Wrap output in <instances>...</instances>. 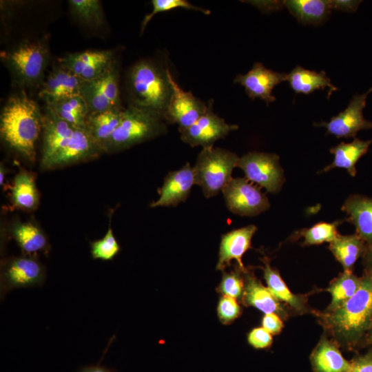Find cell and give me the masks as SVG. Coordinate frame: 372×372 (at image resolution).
Here are the masks:
<instances>
[{
	"mask_svg": "<svg viewBox=\"0 0 372 372\" xmlns=\"http://www.w3.org/2000/svg\"><path fill=\"white\" fill-rule=\"evenodd\" d=\"M238 155L220 147H205L197 156L193 167L195 183L207 198L222 192L232 178L233 169L237 167Z\"/></svg>",
	"mask_w": 372,
	"mask_h": 372,
	"instance_id": "cell-5",
	"label": "cell"
},
{
	"mask_svg": "<svg viewBox=\"0 0 372 372\" xmlns=\"http://www.w3.org/2000/svg\"><path fill=\"white\" fill-rule=\"evenodd\" d=\"M245 289L242 296L245 304L252 306L262 312L276 313L284 317L286 314L278 300L271 293L267 287L252 274L246 270Z\"/></svg>",
	"mask_w": 372,
	"mask_h": 372,
	"instance_id": "cell-23",
	"label": "cell"
},
{
	"mask_svg": "<svg viewBox=\"0 0 372 372\" xmlns=\"http://www.w3.org/2000/svg\"><path fill=\"white\" fill-rule=\"evenodd\" d=\"M362 278H358L350 271L344 272L329 286L328 291L331 296L329 310L342 305L351 298L360 288Z\"/></svg>",
	"mask_w": 372,
	"mask_h": 372,
	"instance_id": "cell-30",
	"label": "cell"
},
{
	"mask_svg": "<svg viewBox=\"0 0 372 372\" xmlns=\"http://www.w3.org/2000/svg\"><path fill=\"white\" fill-rule=\"evenodd\" d=\"M72 14L82 23L98 27L103 23L101 4L98 0H70Z\"/></svg>",
	"mask_w": 372,
	"mask_h": 372,
	"instance_id": "cell-33",
	"label": "cell"
},
{
	"mask_svg": "<svg viewBox=\"0 0 372 372\" xmlns=\"http://www.w3.org/2000/svg\"><path fill=\"white\" fill-rule=\"evenodd\" d=\"M112 50H85L68 54L60 59L61 66L83 81L92 80L105 72L114 64Z\"/></svg>",
	"mask_w": 372,
	"mask_h": 372,
	"instance_id": "cell-15",
	"label": "cell"
},
{
	"mask_svg": "<svg viewBox=\"0 0 372 372\" xmlns=\"http://www.w3.org/2000/svg\"><path fill=\"white\" fill-rule=\"evenodd\" d=\"M262 327L271 334H278L283 327V323L276 313H267L262 320Z\"/></svg>",
	"mask_w": 372,
	"mask_h": 372,
	"instance_id": "cell-40",
	"label": "cell"
},
{
	"mask_svg": "<svg viewBox=\"0 0 372 372\" xmlns=\"http://www.w3.org/2000/svg\"><path fill=\"white\" fill-rule=\"evenodd\" d=\"M152 4L153 7L152 11L144 17L141 23V34L143 32L148 23L154 16L159 12L181 8L190 10L199 11L206 15L211 14L209 10L194 6L187 0H152Z\"/></svg>",
	"mask_w": 372,
	"mask_h": 372,
	"instance_id": "cell-35",
	"label": "cell"
},
{
	"mask_svg": "<svg viewBox=\"0 0 372 372\" xmlns=\"http://www.w3.org/2000/svg\"><path fill=\"white\" fill-rule=\"evenodd\" d=\"M349 372H372V351L351 362Z\"/></svg>",
	"mask_w": 372,
	"mask_h": 372,
	"instance_id": "cell-39",
	"label": "cell"
},
{
	"mask_svg": "<svg viewBox=\"0 0 372 372\" xmlns=\"http://www.w3.org/2000/svg\"><path fill=\"white\" fill-rule=\"evenodd\" d=\"M47 108L67 123L76 127L85 128V122L90 110L81 95L70 96L47 105Z\"/></svg>",
	"mask_w": 372,
	"mask_h": 372,
	"instance_id": "cell-28",
	"label": "cell"
},
{
	"mask_svg": "<svg viewBox=\"0 0 372 372\" xmlns=\"http://www.w3.org/2000/svg\"><path fill=\"white\" fill-rule=\"evenodd\" d=\"M257 229L256 225H249L223 234L220 243L216 270L224 271L230 265L231 260H236L240 269L245 272L247 269L242 258L251 247V239Z\"/></svg>",
	"mask_w": 372,
	"mask_h": 372,
	"instance_id": "cell-18",
	"label": "cell"
},
{
	"mask_svg": "<svg viewBox=\"0 0 372 372\" xmlns=\"http://www.w3.org/2000/svg\"><path fill=\"white\" fill-rule=\"evenodd\" d=\"M1 58L19 81L25 85L38 83L43 75L48 50L42 41H25L1 52Z\"/></svg>",
	"mask_w": 372,
	"mask_h": 372,
	"instance_id": "cell-6",
	"label": "cell"
},
{
	"mask_svg": "<svg viewBox=\"0 0 372 372\" xmlns=\"http://www.w3.org/2000/svg\"><path fill=\"white\" fill-rule=\"evenodd\" d=\"M194 185V169L187 162L180 169L167 174L158 189L159 198L150 204V207L177 206L187 199Z\"/></svg>",
	"mask_w": 372,
	"mask_h": 372,
	"instance_id": "cell-17",
	"label": "cell"
},
{
	"mask_svg": "<svg viewBox=\"0 0 372 372\" xmlns=\"http://www.w3.org/2000/svg\"><path fill=\"white\" fill-rule=\"evenodd\" d=\"M249 343L256 349H265L272 343L271 333L263 327L252 329L248 335Z\"/></svg>",
	"mask_w": 372,
	"mask_h": 372,
	"instance_id": "cell-38",
	"label": "cell"
},
{
	"mask_svg": "<svg viewBox=\"0 0 372 372\" xmlns=\"http://www.w3.org/2000/svg\"><path fill=\"white\" fill-rule=\"evenodd\" d=\"M287 75L269 70L261 63L256 62L247 73L237 75L234 83L242 85L251 99H260L269 105L276 101V97L272 95L273 87L287 81Z\"/></svg>",
	"mask_w": 372,
	"mask_h": 372,
	"instance_id": "cell-16",
	"label": "cell"
},
{
	"mask_svg": "<svg viewBox=\"0 0 372 372\" xmlns=\"http://www.w3.org/2000/svg\"><path fill=\"white\" fill-rule=\"evenodd\" d=\"M167 132V123L162 117L130 105L123 110L119 124L107 145L105 152L125 149Z\"/></svg>",
	"mask_w": 372,
	"mask_h": 372,
	"instance_id": "cell-4",
	"label": "cell"
},
{
	"mask_svg": "<svg viewBox=\"0 0 372 372\" xmlns=\"http://www.w3.org/2000/svg\"><path fill=\"white\" fill-rule=\"evenodd\" d=\"M207 104L205 113L192 125L179 132L181 141L191 147H214L216 141L238 129L237 125L226 123L224 118L214 112L212 99Z\"/></svg>",
	"mask_w": 372,
	"mask_h": 372,
	"instance_id": "cell-10",
	"label": "cell"
},
{
	"mask_svg": "<svg viewBox=\"0 0 372 372\" xmlns=\"http://www.w3.org/2000/svg\"><path fill=\"white\" fill-rule=\"evenodd\" d=\"M242 271L238 269L230 272L223 271L222 280L217 288V291L223 296H229L235 299L242 297L245 283L241 277Z\"/></svg>",
	"mask_w": 372,
	"mask_h": 372,
	"instance_id": "cell-36",
	"label": "cell"
},
{
	"mask_svg": "<svg viewBox=\"0 0 372 372\" xmlns=\"http://www.w3.org/2000/svg\"><path fill=\"white\" fill-rule=\"evenodd\" d=\"M363 257L366 271L372 272V244L366 245Z\"/></svg>",
	"mask_w": 372,
	"mask_h": 372,
	"instance_id": "cell-42",
	"label": "cell"
},
{
	"mask_svg": "<svg viewBox=\"0 0 372 372\" xmlns=\"http://www.w3.org/2000/svg\"><path fill=\"white\" fill-rule=\"evenodd\" d=\"M45 278V268L36 255L23 254L4 259L1 263V299L12 289L41 286Z\"/></svg>",
	"mask_w": 372,
	"mask_h": 372,
	"instance_id": "cell-7",
	"label": "cell"
},
{
	"mask_svg": "<svg viewBox=\"0 0 372 372\" xmlns=\"http://www.w3.org/2000/svg\"><path fill=\"white\" fill-rule=\"evenodd\" d=\"M43 116L38 104L24 92L11 96L1 113V138L30 162L35 160V146L43 130Z\"/></svg>",
	"mask_w": 372,
	"mask_h": 372,
	"instance_id": "cell-1",
	"label": "cell"
},
{
	"mask_svg": "<svg viewBox=\"0 0 372 372\" xmlns=\"http://www.w3.org/2000/svg\"><path fill=\"white\" fill-rule=\"evenodd\" d=\"M6 174V168L4 167L3 165L1 163V167H0V185L1 186H3L4 185Z\"/></svg>",
	"mask_w": 372,
	"mask_h": 372,
	"instance_id": "cell-44",
	"label": "cell"
},
{
	"mask_svg": "<svg viewBox=\"0 0 372 372\" xmlns=\"http://www.w3.org/2000/svg\"><path fill=\"white\" fill-rule=\"evenodd\" d=\"M12 202L15 207L31 211L39 203V195L34 176L25 170L19 172L14 177L11 189Z\"/></svg>",
	"mask_w": 372,
	"mask_h": 372,
	"instance_id": "cell-27",
	"label": "cell"
},
{
	"mask_svg": "<svg viewBox=\"0 0 372 372\" xmlns=\"http://www.w3.org/2000/svg\"><path fill=\"white\" fill-rule=\"evenodd\" d=\"M120 250V245L110 225L102 238L90 242V252L93 259L111 260L119 253Z\"/></svg>",
	"mask_w": 372,
	"mask_h": 372,
	"instance_id": "cell-34",
	"label": "cell"
},
{
	"mask_svg": "<svg viewBox=\"0 0 372 372\" xmlns=\"http://www.w3.org/2000/svg\"><path fill=\"white\" fill-rule=\"evenodd\" d=\"M371 91L372 87L362 94L353 96L347 108L333 116L329 122L314 123L313 125L325 127L327 134L337 138H355L358 132L372 128V122L363 116L366 98Z\"/></svg>",
	"mask_w": 372,
	"mask_h": 372,
	"instance_id": "cell-13",
	"label": "cell"
},
{
	"mask_svg": "<svg viewBox=\"0 0 372 372\" xmlns=\"http://www.w3.org/2000/svg\"><path fill=\"white\" fill-rule=\"evenodd\" d=\"M265 12L281 8L289 12L301 23L318 25L324 21L333 9L330 0L248 1Z\"/></svg>",
	"mask_w": 372,
	"mask_h": 372,
	"instance_id": "cell-14",
	"label": "cell"
},
{
	"mask_svg": "<svg viewBox=\"0 0 372 372\" xmlns=\"http://www.w3.org/2000/svg\"><path fill=\"white\" fill-rule=\"evenodd\" d=\"M172 93L164 114L167 124H176L178 131L192 125L207 109V104L196 98L191 92L183 90L167 68Z\"/></svg>",
	"mask_w": 372,
	"mask_h": 372,
	"instance_id": "cell-12",
	"label": "cell"
},
{
	"mask_svg": "<svg viewBox=\"0 0 372 372\" xmlns=\"http://www.w3.org/2000/svg\"><path fill=\"white\" fill-rule=\"evenodd\" d=\"M123 110L115 108L89 113L87 117L85 130L103 152L119 124Z\"/></svg>",
	"mask_w": 372,
	"mask_h": 372,
	"instance_id": "cell-22",
	"label": "cell"
},
{
	"mask_svg": "<svg viewBox=\"0 0 372 372\" xmlns=\"http://www.w3.org/2000/svg\"><path fill=\"white\" fill-rule=\"evenodd\" d=\"M10 235L24 255L34 256L41 251L47 254L50 246L43 231L32 221H17L11 225Z\"/></svg>",
	"mask_w": 372,
	"mask_h": 372,
	"instance_id": "cell-21",
	"label": "cell"
},
{
	"mask_svg": "<svg viewBox=\"0 0 372 372\" xmlns=\"http://www.w3.org/2000/svg\"><path fill=\"white\" fill-rule=\"evenodd\" d=\"M132 105L149 111L164 119L172 89L167 69L147 61L136 63L130 74Z\"/></svg>",
	"mask_w": 372,
	"mask_h": 372,
	"instance_id": "cell-3",
	"label": "cell"
},
{
	"mask_svg": "<svg viewBox=\"0 0 372 372\" xmlns=\"http://www.w3.org/2000/svg\"><path fill=\"white\" fill-rule=\"evenodd\" d=\"M343 221L320 222L311 227L300 230L298 232V236L304 238L303 245H314L323 242L330 243L338 236V227Z\"/></svg>",
	"mask_w": 372,
	"mask_h": 372,
	"instance_id": "cell-32",
	"label": "cell"
},
{
	"mask_svg": "<svg viewBox=\"0 0 372 372\" xmlns=\"http://www.w3.org/2000/svg\"><path fill=\"white\" fill-rule=\"evenodd\" d=\"M312 363L317 372H349L351 366L337 347L327 340H322L316 349Z\"/></svg>",
	"mask_w": 372,
	"mask_h": 372,
	"instance_id": "cell-29",
	"label": "cell"
},
{
	"mask_svg": "<svg viewBox=\"0 0 372 372\" xmlns=\"http://www.w3.org/2000/svg\"><path fill=\"white\" fill-rule=\"evenodd\" d=\"M371 144L372 139L363 141L356 137L351 143L341 142L330 148L329 152L334 155L333 161L318 173L327 172L335 168H343L351 176L354 177L356 175L355 165L368 152Z\"/></svg>",
	"mask_w": 372,
	"mask_h": 372,
	"instance_id": "cell-24",
	"label": "cell"
},
{
	"mask_svg": "<svg viewBox=\"0 0 372 372\" xmlns=\"http://www.w3.org/2000/svg\"><path fill=\"white\" fill-rule=\"evenodd\" d=\"M79 372H114L113 370L110 369L100 364H92L84 366Z\"/></svg>",
	"mask_w": 372,
	"mask_h": 372,
	"instance_id": "cell-43",
	"label": "cell"
},
{
	"mask_svg": "<svg viewBox=\"0 0 372 372\" xmlns=\"http://www.w3.org/2000/svg\"><path fill=\"white\" fill-rule=\"evenodd\" d=\"M222 193L228 209L242 216H255L270 208V203L261 187L245 177L232 178Z\"/></svg>",
	"mask_w": 372,
	"mask_h": 372,
	"instance_id": "cell-9",
	"label": "cell"
},
{
	"mask_svg": "<svg viewBox=\"0 0 372 372\" xmlns=\"http://www.w3.org/2000/svg\"><path fill=\"white\" fill-rule=\"evenodd\" d=\"M291 88L296 93L311 94L318 90L329 88L328 97L338 88L334 86L326 72L311 71L299 65L287 75Z\"/></svg>",
	"mask_w": 372,
	"mask_h": 372,
	"instance_id": "cell-25",
	"label": "cell"
},
{
	"mask_svg": "<svg viewBox=\"0 0 372 372\" xmlns=\"http://www.w3.org/2000/svg\"><path fill=\"white\" fill-rule=\"evenodd\" d=\"M217 313L223 324H229L240 316L241 308L236 299L223 296L218 304Z\"/></svg>",
	"mask_w": 372,
	"mask_h": 372,
	"instance_id": "cell-37",
	"label": "cell"
},
{
	"mask_svg": "<svg viewBox=\"0 0 372 372\" xmlns=\"http://www.w3.org/2000/svg\"><path fill=\"white\" fill-rule=\"evenodd\" d=\"M263 262L264 278L271 293L278 300L287 302L295 309L298 311L303 309L300 298L290 291L279 273L271 267L269 260L264 259Z\"/></svg>",
	"mask_w": 372,
	"mask_h": 372,
	"instance_id": "cell-31",
	"label": "cell"
},
{
	"mask_svg": "<svg viewBox=\"0 0 372 372\" xmlns=\"http://www.w3.org/2000/svg\"><path fill=\"white\" fill-rule=\"evenodd\" d=\"M366 243L356 233L340 235L329 245V249L342 265L344 271H352L357 260L364 254Z\"/></svg>",
	"mask_w": 372,
	"mask_h": 372,
	"instance_id": "cell-26",
	"label": "cell"
},
{
	"mask_svg": "<svg viewBox=\"0 0 372 372\" xmlns=\"http://www.w3.org/2000/svg\"><path fill=\"white\" fill-rule=\"evenodd\" d=\"M245 178L271 194L279 192L285 181L280 157L273 153L249 152L237 164Z\"/></svg>",
	"mask_w": 372,
	"mask_h": 372,
	"instance_id": "cell-8",
	"label": "cell"
},
{
	"mask_svg": "<svg viewBox=\"0 0 372 372\" xmlns=\"http://www.w3.org/2000/svg\"><path fill=\"white\" fill-rule=\"evenodd\" d=\"M80 93L88 106L90 113L122 108L120 106L118 72L114 64L101 76L83 81Z\"/></svg>",
	"mask_w": 372,
	"mask_h": 372,
	"instance_id": "cell-11",
	"label": "cell"
},
{
	"mask_svg": "<svg viewBox=\"0 0 372 372\" xmlns=\"http://www.w3.org/2000/svg\"><path fill=\"white\" fill-rule=\"evenodd\" d=\"M366 335H367V340L369 342L372 343V320Z\"/></svg>",
	"mask_w": 372,
	"mask_h": 372,
	"instance_id": "cell-45",
	"label": "cell"
},
{
	"mask_svg": "<svg viewBox=\"0 0 372 372\" xmlns=\"http://www.w3.org/2000/svg\"><path fill=\"white\" fill-rule=\"evenodd\" d=\"M83 81L63 66L56 68L48 76L39 92L47 105L62 99L81 95Z\"/></svg>",
	"mask_w": 372,
	"mask_h": 372,
	"instance_id": "cell-19",
	"label": "cell"
},
{
	"mask_svg": "<svg viewBox=\"0 0 372 372\" xmlns=\"http://www.w3.org/2000/svg\"><path fill=\"white\" fill-rule=\"evenodd\" d=\"M326 316V323L340 340L353 344L366 335L372 320V272L366 271L360 288Z\"/></svg>",
	"mask_w": 372,
	"mask_h": 372,
	"instance_id": "cell-2",
	"label": "cell"
},
{
	"mask_svg": "<svg viewBox=\"0 0 372 372\" xmlns=\"http://www.w3.org/2000/svg\"><path fill=\"white\" fill-rule=\"evenodd\" d=\"M361 1L334 0L333 1V9L345 11L355 12Z\"/></svg>",
	"mask_w": 372,
	"mask_h": 372,
	"instance_id": "cell-41",
	"label": "cell"
},
{
	"mask_svg": "<svg viewBox=\"0 0 372 372\" xmlns=\"http://www.w3.org/2000/svg\"><path fill=\"white\" fill-rule=\"evenodd\" d=\"M341 209L347 215L346 220L355 227V233L366 245L372 244V198L350 195Z\"/></svg>",
	"mask_w": 372,
	"mask_h": 372,
	"instance_id": "cell-20",
	"label": "cell"
}]
</instances>
